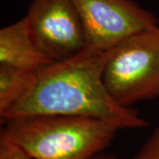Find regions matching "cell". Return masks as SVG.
Instances as JSON below:
<instances>
[{"mask_svg": "<svg viewBox=\"0 0 159 159\" xmlns=\"http://www.w3.org/2000/svg\"><path fill=\"white\" fill-rule=\"evenodd\" d=\"M91 159H119L116 155L112 153H108V152H102L97 155L96 157H94Z\"/></svg>", "mask_w": 159, "mask_h": 159, "instance_id": "30bf717a", "label": "cell"}, {"mask_svg": "<svg viewBox=\"0 0 159 159\" xmlns=\"http://www.w3.org/2000/svg\"><path fill=\"white\" fill-rule=\"evenodd\" d=\"M108 55L86 48L37 71L29 90L0 114L1 124L18 117L63 115L112 121L122 129L148 126L137 110L120 106L109 95L102 80Z\"/></svg>", "mask_w": 159, "mask_h": 159, "instance_id": "6da1fadb", "label": "cell"}, {"mask_svg": "<svg viewBox=\"0 0 159 159\" xmlns=\"http://www.w3.org/2000/svg\"><path fill=\"white\" fill-rule=\"evenodd\" d=\"M109 95L122 107L159 97V26L109 51L102 74Z\"/></svg>", "mask_w": 159, "mask_h": 159, "instance_id": "3957f363", "label": "cell"}, {"mask_svg": "<svg viewBox=\"0 0 159 159\" xmlns=\"http://www.w3.org/2000/svg\"><path fill=\"white\" fill-rule=\"evenodd\" d=\"M37 71H26L0 65V114L24 96L34 82Z\"/></svg>", "mask_w": 159, "mask_h": 159, "instance_id": "52a82bcc", "label": "cell"}, {"mask_svg": "<svg viewBox=\"0 0 159 159\" xmlns=\"http://www.w3.org/2000/svg\"><path fill=\"white\" fill-rule=\"evenodd\" d=\"M31 36L26 17L0 30V65L26 71H39L51 63Z\"/></svg>", "mask_w": 159, "mask_h": 159, "instance_id": "8992f818", "label": "cell"}, {"mask_svg": "<svg viewBox=\"0 0 159 159\" xmlns=\"http://www.w3.org/2000/svg\"><path fill=\"white\" fill-rule=\"evenodd\" d=\"M25 17L35 45L54 61L73 57L87 48L74 0H33Z\"/></svg>", "mask_w": 159, "mask_h": 159, "instance_id": "5b68a950", "label": "cell"}, {"mask_svg": "<svg viewBox=\"0 0 159 159\" xmlns=\"http://www.w3.org/2000/svg\"><path fill=\"white\" fill-rule=\"evenodd\" d=\"M0 159H36L24 150L2 126L0 131Z\"/></svg>", "mask_w": 159, "mask_h": 159, "instance_id": "ba28073f", "label": "cell"}, {"mask_svg": "<svg viewBox=\"0 0 159 159\" xmlns=\"http://www.w3.org/2000/svg\"><path fill=\"white\" fill-rule=\"evenodd\" d=\"M87 48L108 51L134 34L159 26L153 12L133 0H74Z\"/></svg>", "mask_w": 159, "mask_h": 159, "instance_id": "277c9868", "label": "cell"}, {"mask_svg": "<svg viewBox=\"0 0 159 159\" xmlns=\"http://www.w3.org/2000/svg\"><path fill=\"white\" fill-rule=\"evenodd\" d=\"M2 126L36 159H91L112 142L121 126L103 119L36 115L12 118Z\"/></svg>", "mask_w": 159, "mask_h": 159, "instance_id": "7a4b0ae2", "label": "cell"}, {"mask_svg": "<svg viewBox=\"0 0 159 159\" xmlns=\"http://www.w3.org/2000/svg\"><path fill=\"white\" fill-rule=\"evenodd\" d=\"M133 159H159V126L153 131Z\"/></svg>", "mask_w": 159, "mask_h": 159, "instance_id": "9c48e42d", "label": "cell"}]
</instances>
